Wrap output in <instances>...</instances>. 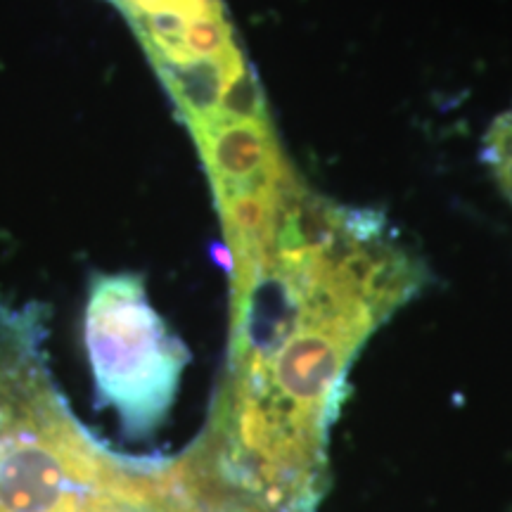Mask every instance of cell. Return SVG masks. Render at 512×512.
<instances>
[{"mask_svg": "<svg viewBox=\"0 0 512 512\" xmlns=\"http://www.w3.org/2000/svg\"><path fill=\"white\" fill-rule=\"evenodd\" d=\"M425 283L382 214L344 209L309 266L230 313L207 425L178 456L192 486L219 512H318L349 370Z\"/></svg>", "mask_w": 512, "mask_h": 512, "instance_id": "obj_1", "label": "cell"}, {"mask_svg": "<svg viewBox=\"0 0 512 512\" xmlns=\"http://www.w3.org/2000/svg\"><path fill=\"white\" fill-rule=\"evenodd\" d=\"M0 512H216L178 458H133L95 437L72 408L0 418Z\"/></svg>", "mask_w": 512, "mask_h": 512, "instance_id": "obj_2", "label": "cell"}, {"mask_svg": "<svg viewBox=\"0 0 512 512\" xmlns=\"http://www.w3.org/2000/svg\"><path fill=\"white\" fill-rule=\"evenodd\" d=\"M83 342L100 406L128 439H147L169 418L190 351L166 328L138 273H98L88 285Z\"/></svg>", "mask_w": 512, "mask_h": 512, "instance_id": "obj_3", "label": "cell"}, {"mask_svg": "<svg viewBox=\"0 0 512 512\" xmlns=\"http://www.w3.org/2000/svg\"><path fill=\"white\" fill-rule=\"evenodd\" d=\"M128 19L178 114L219 107L254 72L223 0H110Z\"/></svg>", "mask_w": 512, "mask_h": 512, "instance_id": "obj_4", "label": "cell"}, {"mask_svg": "<svg viewBox=\"0 0 512 512\" xmlns=\"http://www.w3.org/2000/svg\"><path fill=\"white\" fill-rule=\"evenodd\" d=\"M484 159L494 171L505 197L512 202V107L503 112L486 133Z\"/></svg>", "mask_w": 512, "mask_h": 512, "instance_id": "obj_5", "label": "cell"}, {"mask_svg": "<svg viewBox=\"0 0 512 512\" xmlns=\"http://www.w3.org/2000/svg\"><path fill=\"white\" fill-rule=\"evenodd\" d=\"M0 304H3V302H0ZM10 306V304H8ZM24 306H38V304H24ZM38 309H41V311H46V309H43V306H38ZM46 316H48V313H46Z\"/></svg>", "mask_w": 512, "mask_h": 512, "instance_id": "obj_6", "label": "cell"}]
</instances>
